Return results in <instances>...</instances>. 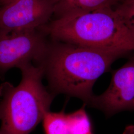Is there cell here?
<instances>
[{
	"instance_id": "cell-1",
	"label": "cell",
	"mask_w": 134,
	"mask_h": 134,
	"mask_svg": "<svg viewBox=\"0 0 134 134\" xmlns=\"http://www.w3.org/2000/svg\"><path fill=\"white\" fill-rule=\"evenodd\" d=\"M127 53L91 48L51 39L35 64L41 67L54 96L75 97L90 106L97 80Z\"/></svg>"
},
{
	"instance_id": "cell-2",
	"label": "cell",
	"mask_w": 134,
	"mask_h": 134,
	"mask_svg": "<svg viewBox=\"0 0 134 134\" xmlns=\"http://www.w3.org/2000/svg\"><path fill=\"white\" fill-rule=\"evenodd\" d=\"M39 29L55 40L105 50L134 52V30L113 8L55 19Z\"/></svg>"
},
{
	"instance_id": "cell-3",
	"label": "cell",
	"mask_w": 134,
	"mask_h": 134,
	"mask_svg": "<svg viewBox=\"0 0 134 134\" xmlns=\"http://www.w3.org/2000/svg\"><path fill=\"white\" fill-rule=\"evenodd\" d=\"M19 69L18 86L9 82L0 86V134H29L42 121L55 96L43 85L41 67L24 63Z\"/></svg>"
},
{
	"instance_id": "cell-4",
	"label": "cell",
	"mask_w": 134,
	"mask_h": 134,
	"mask_svg": "<svg viewBox=\"0 0 134 134\" xmlns=\"http://www.w3.org/2000/svg\"><path fill=\"white\" fill-rule=\"evenodd\" d=\"M47 36L39 29L0 33V77L13 68L37 62L46 47Z\"/></svg>"
},
{
	"instance_id": "cell-5",
	"label": "cell",
	"mask_w": 134,
	"mask_h": 134,
	"mask_svg": "<svg viewBox=\"0 0 134 134\" xmlns=\"http://www.w3.org/2000/svg\"><path fill=\"white\" fill-rule=\"evenodd\" d=\"M57 0H13L0 6V33L38 29L54 15Z\"/></svg>"
},
{
	"instance_id": "cell-6",
	"label": "cell",
	"mask_w": 134,
	"mask_h": 134,
	"mask_svg": "<svg viewBox=\"0 0 134 134\" xmlns=\"http://www.w3.org/2000/svg\"><path fill=\"white\" fill-rule=\"evenodd\" d=\"M89 106L107 116L134 108V56L114 72L107 89L100 95H94Z\"/></svg>"
},
{
	"instance_id": "cell-7",
	"label": "cell",
	"mask_w": 134,
	"mask_h": 134,
	"mask_svg": "<svg viewBox=\"0 0 134 134\" xmlns=\"http://www.w3.org/2000/svg\"><path fill=\"white\" fill-rule=\"evenodd\" d=\"M120 0H57L54 15L55 19L113 8Z\"/></svg>"
},
{
	"instance_id": "cell-8",
	"label": "cell",
	"mask_w": 134,
	"mask_h": 134,
	"mask_svg": "<svg viewBox=\"0 0 134 134\" xmlns=\"http://www.w3.org/2000/svg\"><path fill=\"white\" fill-rule=\"evenodd\" d=\"M86 104L71 113H67L70 134H94Z\"/></svg>"
},
{
	"instance_id": "cell-9",
	"label": "cell",
	"mask_w": 134,
	"mask_h": 134,
	"mask_svg": "<svg viewBox=\"0 0 134 134\" xmlns=\"http://www.w3.org/2000/svg\"><path fill=\"white\" fill-rule=\"evenodd\" d=\"M42 121L45 134H70L67 113L64 109L59 112L48 111Z\"/></svg>"
},
{
	"instance_id": "cell-10",
	"label": "cell",
	"mask_w": 134,
	"mask_h": 134,
	"mask_svg": "<svg viewBox=\"0 0 134 134\" xmlns=\"http://www.w3.org/2000/svg\"><path fill=\"white\" fill-rule=\"evenodd\" d=\"M116 12L126 24L134 30V0H120Z\"/></svg>"
},
{
	"instance_id": "cell-11",
	"label": "cell",
	"mask_w": 134,
	"mask_h": 134,
	"mask_svg": "<svg viewBox=\"0 0 134 134\" xmlns=\"http://www.w3.org/2000/svg\"><path fill=\"white\" fill-rule=\"evenodd\" d=\"M123 134H134V125L128 126L125 129Z\"/></svg>"
},
{
	"instance_id": "cell-12",
	"label": "cell",
	"mask_w": 134,
	"mask_h": 134,
	"mask_svg": "<svg viewBox=\"0 0 134 134\" xmlns=\"http://www.w3.org/2000/svg\"><path fill=\"white\" fill-rule=\"evenodd\" d=\"M13 0H0V6L5 5Z\"/></svg>"
}]
</instances>
